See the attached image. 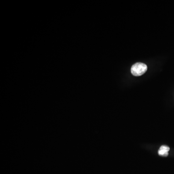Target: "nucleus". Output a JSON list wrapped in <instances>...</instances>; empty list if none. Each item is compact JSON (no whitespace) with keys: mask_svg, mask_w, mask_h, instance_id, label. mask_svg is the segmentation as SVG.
<instances>
[{"mask_svg":"<svg viewBox=\"0 0 174 174\" xmlns=\"http://www.w3.org/2000/svg\"><path fill=\"white\" fill-rule=\"evenodd\" d=\"M170 151V148L167 146H162L158 151V154L161 156L167 157L168 155V151Z\"/></svg>","mask_w":174,"mask_h":174,"instance_id":"f03ea898","label":"nucleus"},{"mask_svg":"<svg viewBox=\"0 0 174 174\" xmlns=\"http://www.w3.org/2000/svg\"><path fill=\"white\" fill-rule=\"evenodd\" d=\"M148 69L147 65L141 62H137L133 65L131 68V73L134 76H141L146 73Z\"/></svg>","mask_w":174,"mask_h":174,"instance_id":"f257e3e1","label":"nucleus"}]
</instances>
